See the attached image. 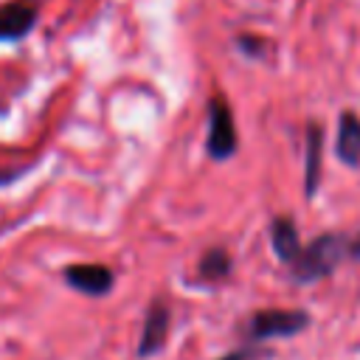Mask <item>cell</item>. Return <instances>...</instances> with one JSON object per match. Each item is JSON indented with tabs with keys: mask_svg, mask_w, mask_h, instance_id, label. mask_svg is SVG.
I'll list each match as a JSON object with an SVG mask.
<instances>
[{
	"mask_svg": "<svg viewBox=\"0 0 360 360\" xmlns=\"http://www.w3.org/2000/svg\"><path fill=\"white\" fill-rule=\"evenodd\" d=\"M349 236L343 233H323L318 239H312L309 245H301V253L290 262V273L295 281H315L323 278L326 273H332V267L349 256L346 253Z\"/></svg>",
	"mask_w": 360,
	"mask_h": 360,
	"instance_id": "1",
	"label": "cell"
},
{
	"mask_svg": "<svg viewBox=\"0 0 360 360\" xmlns=\"http://www.w3.org/2000/svg\"><path fill=\"white\" fill-rule=\"evenodd\" d=\"M309 326V315L301 309H259L245 323V335L250 340H267V338H287Z\"/></svg>",
	"mask_w": 360,
	"mask_h": 360,
	"instance_id": "2",
	"label": "cell"
},
{
	"mask_svg": "<svg viewBox=\"0 0 360 360\" xmlns=\"http://www.w3.org/2000/svg\"><path fill=\"white\" fill-rule=\"evenodd\" d=\"M236 124H233V112L228 107V101L222 96H214L208 101V138H205V149L214 160H225L236 152Z\"/></svg>",
	"mask_w": 360,
	"mask_h": 360,
	"instance_id": "3",
	"label": "cell"
},
{
	"mask_svg": "<svg viewBox=\"0 0 360 360\" xmlns=\"http://www.w3.org/2000/svg\"><path fill=\"white\" fill-rule=\"evenodd\" d=\"M166 338H169V307H166V301H152L146 309V318H143L138 357L158 354L166 346Z\"/></svg>",
	"mask_w": 360,
	"mask_h": 360,
	"instance_id": "4",
	"label": "cell"
},
{
	"mask_svg": "<svg viewBox=\"0 0 360 360\" xmlns=\"http://www.w3.org/2000/svg\"><path fill=\"white\" fill-rule=\"evenodd\" d=\"M62 276L70 287H76L84 295H104V292H110V287L115 281L112 270L104 264H68L62 270Z\"/></svg>",
	"mask_w": 360,
	"mask_h": 360,
	"instance_id": "5",
	"label": "cell"
},
{
	"mask_svg": "<svg viewBox=\"0 0 360 360\" xmlns=\"http://www.w3.org/2000/svg\"><path fill=\"white\" fill-rule=\"evenodd\" d=\"M37 25V6L31 0H11L0 6V39H20Z\"/></svg>",
	"mask_w": 360,
	"mask_h": 360,
	"instance_id": "6",
	"label": "cell"
},
{
	"mask_svg": "<svg viewBox=\"0 0 360 360\" xmlns=\"http://www.w3.org/2000/svg\"><path fill=\"white\" fill-rule=\"evenodd\" d=\"M335 152L343 163L357 166L360 163V118L346 110L340 112V124H338V141H335Z\"/></svg>",
	"mask_w": 360,
	"mask_h": 360,
	"instance_id": "7",
	"label": "cell"
},
{
	"mask_svg": "<svg viewBox=\"0 0 360 360\" xmlns=\"http://www.w3.org/2000/svg\"><path fill=\"white\" fill-rule=\"evenodd\" d=\"M270 239H273V250L276 256L290 264L298 253H301V239H298V231H295V222L290 217H276L270 222Z\"/></svg>",
	"mask_w": 360,
	"mask_h": 360,
	"instance_id": "8",
	"label": "cell"
},
{
	"mask_svg": "<svg viewBox=\"0 0 360 360\" xmlns=\"http://www.w3.org/2000/svg\"><path fill=\"white\" fill-rule=\"evenodd\" d=\"M321 152H323V129L318 124L307 127V169H304V188L312 197L321 180Z\"/></svg>",
	"mask_w": 360,
	"mask_h": 360,
	"instance_id": "9",
	"label": "cell"
},
{
	"mask_svg": "<svg viewBox=\"0 0 360 360\" xmlns=\"http://www.w3.org/2000/svg\"><path fill=\"white\" fill-rule=\"evenodd\" d=\"M197 270H200V278L202 281H222L231 273V256H228V250H222V248L205 250Z\"/></svg>",
	"mask_w": 360,
	"mask_h": 360,
	"instance_id": "10",
	"label": "cell"
},
{
	"mask_svg": "<svg viewBox=\"0 0 360 360\" xmlns=\"http://www.w3.org/2000/svg\"><path fill=\"white\" fill-rule=\"evenodd\" d=\"M236 45H239V51H245L248 56H264V51H267V39H262V37H256V34H242L239 39H236Z\"/></svg>",
	"mask_w": 360,
	"mask_h": 360,
	"instance_id": "11",
	"label": "cell"
},
{
	"mask_svg": "<svg viewBox=\"0 0 360 360\" xmlns=\"http://www.w3.org/2000/svg\"><path fill=\"white\" fill-rule=\"evenodd\" d=\"M264 357L267 354L259 352V349H236V352H231V354H225L219 360H264Z\"/></svg>",
	"mask_w": 360,
	"mask_h": 360,
	"instance_id": "12",
	"label": "cell"
},
{
	"mask_svg": "<svg viewBox=\"0 0 360 360\" xmlns=\"http://www.w3.org/2000/svg\"><path fill=\"white\" fill-rule=\"evenodd\" d=\"M346 253L352 256V259H360V231L349 239V245H346Z\"/></svg>",
	"mask_w": 360,
	"mask_h": 360,
	"instance_id": "13",
	"label": "cell"
},
{
	"mask_svg": "<svg viewBox=\"0 0 360 360\" xmlns=\"http://www.w3.org/2000/svg\"><path fill=\"white\" fill-rule=\"evenodd\" d=\"M20 172H0V183H8V180H14Z\"/></svg>",
	"mask_w": 360,
	"mask_h": 360,
	"instance_id": "14",
	"label": "cell"
}]
</instances>
